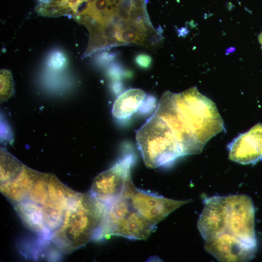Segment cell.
<instances>
[{
    "label": "cell",
    "instance_id": "obj_1",
    "mask_svg": "<svg viewBox=\"0 0 262 262\" xmlns=\"http://www.w3.org/2000/svg\"><path fill=\"white\" fill-rule=\"evenodd\" d=\"M148 121L183 156L200 153L211 138L225 130L215 103L195 87L179 93H164Z\"/></svg>",
    "mask_w": 262,
    "mask_h": 262
},
{
    "label": "cell",
    "instance_id": "obj_2",
    "mask_svg": "<svg viewBox=\"0 0 262 262\" xmlns=\"http://www.w3.org/2000/svg\"><path fill=\"white\" fill-rule=\"evenodd\" d=\"M197 221L204 247L220 262H246L257 251L254 208L246 195L206 198Z\"/></svg>",
    "mask_w": 262,
    "mask_h": 262
},
{
    "label": "cell",
    "instance_id": "obj_3",
    "mask_svg": "<svg viewBox=\"0 0 262 262\" xmlns=\"http://www.w3.org/2000/svg\"><path fill=\"white\" fill-rule=\"evenodd\" d=\"M86 29L89 39L83 57L123 45L153 50L163 41L162 34L150 21L146 0H107Z\"/></svg>",
    "mask_w": 262,
    "mask_h": 262
},
{
    "label": "cell",
    "instance_id": "obj_4",
    "mask_svg": "<svg viewBox=\"0 0 262 262\" xmlns=\"http://www.w3.org/2000/svg\"><path fill=\"white\" fill-rule=\"evenodd\" d=\"M107 206L90 193H79L67 207L62 224L49 240L64 253L73 252L92 240L96 241Z\"/></svg>",
    "mask_w": 262,
    "mask_h": 262
},
{
    "label": "cell",
    "instance_id": "obj_5",
    "mask_svg": "<svg viewBox=\"0 0 262 262\" xmlns=\"http://www.w3.org/2000/svg\"><path fill=\"white\" fill-rule=\"evenodd\" d=\"M156 226L140 214L127 197H122L107 206L102 227L96 241L112 236L146 240Z\"/></svg>",
    "mask_w": 262,
    "mask_h": 262
},
{
    "label": "cell",
    "instance_id": "obj_6",
    "mask_svg": "<svg viewBox=\"0 0 262 262\" xmlns=\"http://www.w3.org/2000/svg\"><path fill=\"white\" fill-rule=\"evenodd\" d=\"M134 160L132 154H127L112 167L96 176L89 192L91 195L108 205L120 199L132 180L131 169Z\"/></svg>",
    "mask_w": 262,
    "mask_h": 262
},
{
    "label": "cell",
    "instance_id": "obj_7",
    "mask_svg": "<svg viewBox=\"0 0 262 262\" xmlns=\"http://www.w3.org/2000/svg\"><path fill=\"white\" fill-rule=\"evenodd\" d=\"M122 197L128 198L131 206L142 216L156 225L170 213L190 200H175L137 188L131 180Z\"/></svg>",
    "mask_w": 262,
    "mask_h": 262
},
{
    "label": "cell",
    "instance_id": "obj_8",
    "mask_svg": "<svg viewBox=\"0 0 262 262\" xmlns=\"http://www.w3.org/2000/svg\"><path fill=\"white\" fill-rule=\"evenodd\" d=\"M49 196L42 206V213L47 239L62 224L66 211L77 192L64 185L56 176L49 174Z\"/></svg>",
    "mask_w": 262,
    "mask_h": 262
},
{
    "label": "cell",
    "instance_id": "obj_9",
    "mask_svg": "<svg viewBox=\"0 0 262 262\" xmlns=\"http://www.w3.org/2000/svg\"><path fill=\"white\" fill-rule=\"evenodd\" d=\"M228 147L229 159L243 164H255L262 159V123L240 134Z\"/></svg>",
    "mask_w": 262,
    "mask_h": 262
},
{
    "label": "cell",
    "instance_id": "obj_10",
    "mask_svg": "<svg viewBox=\"0 0 262 262\" xmlns=\"http://www.w3.org/2000/svg\"><path fill=\"white\" fill-rule=\"evenodd\" d=\"M38 171L25 165L20 174L15 179L0 183V191L13 205L23 200L31 188Z\"/></svg>",
    "mask_w": 262,
    "mask_h": 262
},
{
    "label": "cell",
    "instance_id": "obj_11",
    "mask_svg": "<svg viewBox=\"0 0 262 262\" xmlns=\"http://www.w3.org/2000/svg\"><path fill=\"white\" fill-rule=\"evenodd\" d=\"M147 94L139 88L129 89L120 94L115 99L112 110L113 116L116 119L129 118L141 107Z\"/></svg>",
    "mask_w": 262,
    "mask_h": 262
},
{
    "label": "cell",
    "instance_id": "obj_12",
    "mask_svg": "<svg viewBox=\"0 0 262 262\" xmlns=\"http://www.w3.org/2000/svg\"><path fill=\"white\" fill-rule=\"evenodd\" d=\"M91 0H49L37 5L34 10L39 15L49 17L69 16L74 17L83 3Z\"/></svg>",
    "mask_w": 262,
    "mask_h": 262
},
{
    "label": "cell",
    "instance_id": "obj_13",
    "mask_svg": "<svg viewBox=\"0 0 262 262\" xmlns=\"http://www.w3.org/2000/svg\"><path fill=\"white\" fill-rule=\"evenodd\" d=\"M24 165L10 153L0 148V183L18 176Z\"/></svg>",
    "mask_w": 262,
    "mask_h": 262
},
{
    "label": "cell",
    "instance_id": "obj_14",
    "mask_svg": "<svg viewBox=\"0 0 262 262\" xmlns=\"http://www.w3.org/2000/svg\"><path fill=\"white\" fill-rule=\"evenodd\" d=\"M0 102H3L9 99L14 93L12 75L7 69H2L0 70Z\"/></svg>",
    "mask_w": 262,
    "mask_h": 262
},
{
    "label": "cell",
    "instance_id": "obj_15",
    "mask_svg": "<svg viewBox=\"0 0 262 262\" xmlns=\"http://www.w3.org/2000/svg\"><path fill=\"white\" fill-rule=\"evenodd\" d=\"M134 61L140 67L147 68L150 67L152 63V59L149 55L142 53H139L135 56Z\"/></svg>",
    "mask_w": 262,
    "mask_h": 262
},
{
    "label": "cell",
    "instance_id": "obj_16",
    "mask_svg": "<svg viewBox=\"0 0 262 262\" xmlns=\"http://www.w3.org/2000/svg\"><path fill=\"white\" fill-rule=\"evenodd\" d=\"M259 40L261 44L262 45V33L259 35Z\"/></svg>",
    "mask_w": 262,
    "mask_h": 262
}]
</instances>
